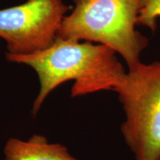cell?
Returning a JSON list of instances; mask_svg holds the SVG:
<instances>
[{"instance_id":"cell-4","label":"cell","mask_w":160,"mask_h":160,"mask_svg":"<svg viewBox=\"0 0 160 160\" xmlns=\"http://www.w3.org/2000/svg\"><path fill=\"white\" fill-rule=\"evenodd\" d=\"M68 8L63 0H27L0 10V37L8 53L31 54L54 42Z\"/></svg>"},{"instance_id":"cell-5","label":"cell","mask_w":160,"mask_h":160,"mask_svg":"<svg viewBox=\"0 0 160 160\" xmlns=\"http://www.w3.org/2000/svg\"><path fill=\"white\" fill-rule=\"evenodd\" d=\"M4 160H78L59 143H49L45 137L33 135L28 141L11 138L5 144Z\"/></svg>"},{"instance_id":"cell-6","label":"cell","mask_w":160,"mask_h":160,"mask_svg":"<svg viewBox=\"0 0 160 160\" xmlns=\"http://www.w3.org/2000/svg\"><path fill=\"white\" fill-rule=\"evenodd\" d=\"M160 18V0H141L138 25H142L154 33Z\"/></svg>"},{"instance_id":"cell-1","label":"cell","mask_w":160,"mask_h":160,"mask_svg":"<svg viewBox=\"0 0 160 160\" xmlns=\"http://www.w3.org/2000/svg\"><path fill=\"white\" fill-rule=\"evenodd\" d=\"M11 62L30 66L37 72L39 92L31 113L36 117L44 101L58 86L73 80L71 97L99 91H116L127 71L117 53L105 45L57 38L48 48L31 54L6 53Z\"/></svg>"},{"instance_id":"cell-2","label":"cell","mask_w":160,"mask_h":160,"mask_svg":"<svg viewBox=\"0 0 160 160\" xmlns=\"http://www.w3.org/2000/svg\"><path fill=\"white\" fill-rule=\"evenodd\" d=\"M57 38L100 44L114 51L128 68L141 62L149 40L137 30L141 0H73Z\"/></svg>"},{"instance_id":"cell-3","label":"cell","mask_w":160,"mask_h":160,"mask_svg":"<svg viewBox=\"0 0 160 160\" xmlns=\"http://www.w3.org/2000/svg\"><path fill=\"white\" fill-rule=\"evenodd\" d=\"M115 92L125 115L122 134L135 160H160V61L128 69Z\"/></svg>"}]
</instances>
